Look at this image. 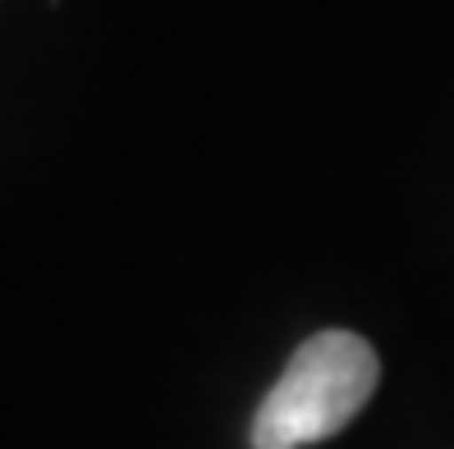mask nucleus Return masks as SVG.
<instances>
[{"label":"nucleus","mask_w":454,"mask_h":449,"mask_svg":"<svg viewBox=\"0 0 454 449\" xmlns=\"http://www.w3.org/2000/svg\"><path fill=\"white\" fill-rule=\"evenodd\" d=\"M381 381V358L354 330H317L262 394L253 449H303L340 436L367 408Z\"/></svg>","instance_id":"nucleus-1"}]
</instances>
